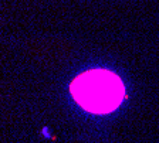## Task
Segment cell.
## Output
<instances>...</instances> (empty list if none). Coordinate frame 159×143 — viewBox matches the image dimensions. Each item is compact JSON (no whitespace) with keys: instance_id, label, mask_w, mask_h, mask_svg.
Returning a JSON list of instances; mask_svg holds the SVG:
<instances>
[{"instance_id":"6da1fadb","label":"cell","mask_w":159,"mask_h":143,"mask_svg":"<svg viewBox=\"0 0 159 143\" xmlns=\"http://www.w3.org/2000/svg\"><path fill=\"white\" fill-rule=\"evenodd\" d=\"M122 81L115 74L104 70L84 72L71 84L74 99L94 113H108L116 109L124 99Z\"/></svg>"}]
</instances>
